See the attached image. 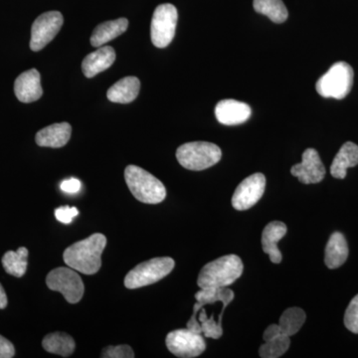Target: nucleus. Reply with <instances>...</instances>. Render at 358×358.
<instances>
[{
    "instance_id": "5",
    "label": "nucleus",
    "mask_w": 358,
    "mask_h": 358,
    "mask_svg": "<svg viewBox=\"0 0 358 358\" xmlns=\"http://www.w3.org/2000/svg\"><path fill=\"white\" fill-rule=\"evenodd\" d=\"M353 76L352 66L345 62H338L317 80L315 89L324 98L341 100L352 91Z\"/></svg>"
},
{
    "instance_id": "12",
    "label": "nucleus",
    "mask_w": 358,
    "mask_h": 358,
    "mask_svg": "<svg viewBox=\"0 0 358 358\" xmlns=\"http://www.w3.org/2000/svg\"><path fill=\"white\" fill-rule=\"evenodd\" d=\"M291 173L299 178L303 185L319 183L326 176V169L315 148H308L303 152L301 164H294Z\"/></svg>"
},
{
    "instance_id": "3",
    "label": "nucleus",
    "mask_w": 358,
    "mask_h": 358,
    "mask_svg": "<svg viewBox=\"0 0 358 358\" xmlns=\"http://www.w3.org/2000/svg\"><path fill=\"white\" fill-rule=\"evenodd\" d=\"M124 179L131 194L143 203L157 204L166 199L164 183L141 167L127 166Z\"/></svg>"
},
{
    "instance_id": "32",
    "label": "nucleus",
    "mask_w": 358,
    "mask_h": 358,
    "mask_svg": "<svg viewBox=\"0 0 358 358\" xmlns=\"http://www.w3.org/2000/svg\"><path fill=\"white\" fill-rule=\"evenodd\" d=\"M15 355V348L8 339L0 336V358H11Z\"/></svg>"
},
{
    "instance_id": "26",
    "label": "nucleus",
    "mask_w": 358,
    "mask_h": 358,
    "mask_svg": "<svg viewBox=\"0 0 358 358\" xmlns=\"http://www.w3.org/2000/svg\"><path fill=\"white\" fill-rule=\"evenodd\" d=\"M253 6L256 13L267 16L273 22L282 23L288 20V9L282 0H254Z\"/></svg>"
},
{
    "instance_id": "18",
    "label": "nucleus",
    "mask_w": 358,
    "mask_h": 358,
    "mask_svg": "<svg viewBox=\"0 0 358 358\" xmlns=\"http://www.w3.org/2000/svg\"><path fill=\"white\" fill-rule=\"evenodd\" d=\"M72 134V128L68 122H59L42 129L36 134L37 145L42 148H59L67 145Z\"/></svg>"
},
{
    "instance_id": "2",
    "label": "nucleus",
    "mask_w": 358,
    "mask_h": 358,
    "mask_svg": "<svg viewBox=\"0 0 358 358\" xmlns=\"http://www.w3.org/2000/svg\"><path fill=\"white\" fill-rule=\"evenodd\" d=\"M243 270V262L240 257H220L202 268L197 279V285L200 289L225 288L239 279Z\"/></svg>"
},
{
    "instance_id": "1",
    "label": "nucleus",
    "mask_w": 358,
    "mask_h": 358,
    "mask_svg": "<svg viewBox=\"0 0 358 358\" xmlns=\"http://www.w3.org/2000/svg\"><path fill=\"white\" fill-rule=\"evenodd\" d=\"M107 238L95 233L87 239L78 241L65 250L63 259L70 268L85 275H94L102 266V254Z\"/></svg>"
},
{
    "instance_id": "23",
    "label": "nucleus",
    "mask_w": 358,
    "mask_h": 358,
    "mask_svg": "<svg viewBox=\"0 0 358 358\" xmlns=\"http://www.w3.org/2000/svg\"><path fill=\"white\" fill-rule=\"evenodd\" d=\"M42 345L47 352L68 357L74 352L76 343L69 334L65 333H53L45 336Z\"/></svg>"
},
{
    "instance_id": "8",
    "label": "nucleus",
    "mask_w": 358,
    "mask_h": 358,
    "mask_svg": "<svg viewBox=\"0 0 358 358\" xmlns=\"http://www.w3.org/2000/svg\"><path fill=\"white\" fill-rule=\"evenodd\" d=\"M46 285L52 291L59 292L70 303H77L84 296L85 287L81 277L72 268L60 267L51 271Z\"/></svg>"
},
{
    "instance_id": "24",
    "label": "nucleus",
    "mask_w": 358,
    "mask_h": 358,
    "mask_svg": "<svg viewBox=\"0 0 358 358\" xmlns=\"http://www.w3.org/2000/svg\"><path fill=\"white\" fill-rule=\"evenodd\" d=\"M306 317H306L305 310L300 308H287L280 317L279 324H278L280 334L291 338L298 334L305 324Z\"/></svg>"
},
{
    "instance_id": "22",
    "label": "nucleus",
    "mask_w": 358,
    "mask_h": 358,
    "mask_svg": "<svg viewBox=\"0 0 358 358\" xmlns=\"http://www.w3.org/2000/svg\"><path fill=\"white\" fill-rule=\"evenodd\" d=\"M348 245L341 232H334L329 238L324 254V263L329 268H338L348 260Z\"/></svg>"
},
{
    "instance_id": "27",
    "label": "nucleus",
    "mask_w": 358,
    "mask_h": 358,
    "mask_svg": "<svg viewBox=\"0 0 358 358\" xmlns=\"http://www.w3.org/2000/svg\"><path fill=\"white\" fill-rule=\"evenodd\" d=\"M291 345L289 336H278L265 341L259 350V355L262 358H278L285 355Z\"/></svg>"
},
{
    "instance_id": "19",
    "label": "nucleus",
    "mask_w": 358,
    "mask_h": 358,
    "mask_svg": "<svg viewBox=\"0 0 358 358\" xmlns=\"http://www.w3.org/2000/svg\"><path fill=\"white\" fill-rule=\"evenodd\" d=\"M129 21L127 18L107 21L96 26L91 36L92 46L100 48L108 42L112 41L128 29Z\"/></svg>"
},
{
    "instance_id": "11",
    "label": "nucleus",
    "mask_w": 358,
    "mask_h": 358,
    "mask_svg": "<svg viewBox=\"0 0 358 358\" xmlns=\"http://www.w3.org/2000/svg\"><path fill=\"white\" fill-rule=\"evenodd\" d=\"M265 187L266 178L263 173H254L245 178L233 195V207L239 211L251 208L262 199Z\"/></svg>"
},
{
    "instance_id": "20",
    "label": "nucleus",
    "mask_w": 358,
    "mask_h": 358,
    "mask_svg": "<svg viewBox=\"0 0 358 358\" xmlns=\"http://www.w3.org/2000/svg\"><path fill=\"white\" fill-rule=\"evenodd\" d=\"M140 89L141 82L138 78H122L108 90L107 96L113 103H129L136 100Z\"/></svg>"
},
{
    "instance_id": "21",
    "label": "nucleus",
    "mask_w": 358,
    "mask_h": 358,
    "mask_svg": "<svg viewBox=\"0 0 358 358\" xmlns=\"http://www.w3.org/2000/svg\"><path fill=\"white\" fill-rule=\"evenodd\" d=\"M358 164V145L348 141L341 148L331 166V173L334 178H345L348 169Z\"/></svg>"
},
{
    "instance_id": "14",
    "label": "nucleus",
    "mask_w": 358,
    "mask_h": 358,
    "mask_svg": "<svg viewBox=\"0 0 358 358\" xmlns=\"http://www.w3.org/2000/svg\"><path fill=\"white\" fill-rule=\"evenodd\" d=\"M252 110L246 103L240 101H220L215 107V115L217 121L225 126H236L248 121Z\"/></svg>"
},
{
    "instance_id": "17",
    "label": "nucleus",
    "mask_w": 358,
    "mask_h": 358,
    "mask_svg": "<svg viewBox=\"0 0 358 358\" xmlns=\"http://www.w3.org/2000/svg\"><path fill=\"white\" fill-rule=\"evenodd\" d=\"M115 60V49L110 46H102L87 55L82 63L85 76L93 78L99 73L109 69Z\"/></svg>"
},
{
    "instance_id": "34",
    "label": "nucleus",
    "mask_w": 358,
    "mask_h": 358,
    "mask_svg": "<svg viewBox=\"0 0 358 358\" xmlns=\"http://www.w3.org/2000/svg\"><path fill=\"white\" fill-rule=\"evenodd\" d=\"M7 303H8V301H7L6 291H4L3 287L0 284V310L6 308L7 307Z\"/></svg>"
},
{
    "instance_id": "29",
    "label": "nucleus",
    "mask_w": 358,
    "mask_h": 358,
    "mask_svg": "<svg viewBox=\"0 0 358 358\" xmlns=\"http://www.w3.org/2000/svg\"><path fill=\"white\" fill-rule=\"evenodd\" d=\"M345 324L348 331L358 334V294L352 299L346 308Z\"/></svg>"
},
{
    "instance_id": "25",
    "label": "nucleus",
    "mask_w": 358,
    "mask_h": 358,
    "mask_svg": "<svg viewBox=\"0 0 358 358\" xmlns=\"http://www.w3.org/2000/svg\"><path fill=\"white\" fill-rule=\"evenodd\" d=\"M2 265L7 274L21 278L25 275L28 265V250L20 247L17 251H8L2 257Z\"/></svg>"
},
{
    "instance_id": "7",
    "label": "nucleus",
    "mask_w": 358,
    "mask_h": 358,
    "mask_svg": "<svg viewBox=\"0 0 358 358\" xmlns=\"http://www.w3.org/2000/svg\"><path fill=\"white\" fill-rule=\"evenodd\" d=\"M178 13L176 7L171 3L160 4L155 8L150 24V37L157 48H166L176 35Z\"/></svg>"
},
{
    "instance_id": "4",
    "label": "nucleus",
    "mask_w": 358,
    "mask_h": 358,
    "mask_svg": "<svg viewBox=\"0 0 358 358\" xmlns=\"http://www.w3.org/2000/svg\"><path fill=\"white\" fill-rule=\"evenodd\" d=\"M221 157L222 152L220 148L206 141L185 143L176 150V159L179 164L189 171H204L218 164Z\"/></svg>"
},
{
    "instance_id": "6",
    "label": "nucleus",
    "mask_w": 358,
    "mask_h": 358,
    "mask_svg": "<svg viewBox=\"0 0 358 358\" xmlns=\"http://www.w3.org/2000/svg\"><path fill=\"white\" fill-rule=\"evenodd\" d=\"M176 262L169 257L150 259L129 271L124 286L129 289L143 288L166 278L173 270Z\"/></svg>"
},
{
    "instance_id": "9",
    "label": "nucleus",
    "mask_w": 358,
    "mask_h": 358,
    "mask_svg": "<svg viewBox=\"0 0 358 358\" xmlns=\"http://www.w3.org/2000/svg\"><path fill=\"white\" fill-rule=\"evenodd\" d=\"M166 343L169 352L178 357H199L206 350V343L201 334L192 329H176L166 336Z\"/></svg>"
},
{
    "instance_id": "13",
    "label": "nucleus",
    "mask_w": 358,
    "mask_h": 358,
    "mask_svg": "<svg viewBox=\"0 0 358 358\" xmlns=\"http://www.w3.org/2000/svg\"><path fill=\"white\" fill-rule=\"evenodd\" d=\"M234 292L232 289L225 287V288L218 289H201V291L197 292L195 294V299H196V303L193 308L192 317L187 322V329H192L195 333L202 334L201 327L199 320H197V315L202 308L206 305H211V303H217L221 301L223 306L227 307L228 305L234 300Z\"/></svg>"
},
{
    "instance_id": "15",
    "label": "nucleus",
    "mask_w": 358,
    "mask_h": 358,
    "mask_svg": "<svg viewBox=\"0 0 358 358\" xmlns=\"http://www.w3.org/2000/svg\"><path fill=\"white\" fill-rule=\"evenodd\" d=\"M14 93L22 103H32L39 100L43 90L38 71L31 69L20 74L14 83Z\"/></svg>"
},
{
    "instance_id": "33",
    "label": "nucleus",
    "mask_w": 358,
    "mask_h": 358,
    "mask_svg": "<svg viewBox=\"0 0 358 358\" xmlns=\"http://www.w3.org/2000/svg\"><path fill=\"white\" fill-rule=\"evenodd\" d=\"M81 181L77 178H69L66 179L61 183V190L66 193H70V194H74V193L79 192L81 190Z\"/></svg>"
},
{
    "instance_id": "31",
    "label": "nucleus",
    "mask_w": 358,
    "mask_h": 358,
    "mask_svg": "<svg viewBox=\"0 0 358 358\" xmlns=\"http://www.w3.org/2000/svg\"><path fill=\"white\" fill-rule=\"evenodd\" d=\"M78 214H79V211L76 207L64 206L55 210V217L58 221L64 224L72 222L73 218L76 217Z\"/></svg>"
},
{
    "instance_id": "28",
    "label": "nucleus",
    "mask_w": 358,
    "mask_h": 358,
    "mask_svg": "<svg viewBox=\"0 0 358 358\" xmlns=\"http://www.w3.org/2000/svg\"><path fill=\"white\" fill-rule=\"evenodd\" d=\"M199 322L201 327L202 334L205 338L218 339L223 336L222 324H219L218 320L215 322L214 315L210 317H207L206 312L203 308L200 310Z\"/></svg>"
},
{
    "instance_id": "10",
    "label": "nucleus",
    "mask_w": 358,
    "mask_h": 358,
    "mask_svg": "<svg viewBox=\"0 0 358 358\" xmlns=\"http://www.w3.org/2000/svg\"><path fill=\"white\" fill-rule=\"evenodd\" d=\"M64 18L59 11H49L38 16L33 23L30 48L32 51L42 50L50 43L60 31Z\"/></svg>"
},
{
    "instance_id": "16",
    "label": "nucleus",
    "mask_w": 358,
    "mask_h": 358,
    "mask_svg": "<svg viewBox=\"0 0 358 358\" xmlns=\"http://www.w3.org/2000/svg\"><path fill=\"white\" fill-rule=\"evenodd\" d=\"M288 232L286 224L281 221H273L266 226L262 233V248L270 257L271 262L280 264L282 262V253L278 247L280 240Z\"/></svg>"
},
{
    "instance_id": "30",
    "label": "nucleus",
    "mask_w": 358,
    "mask_h": 358,
    "mask_svg": "<svg viewBox=\"0 0 358 358\" xmlns=\"http://www.w3.org/2000/svg\"><path fill=\"white\" fill-rule=\"evenodd\" d=\"M103 358H134V352L131 346L127 345L108 346L103 348L102 355Z\"/></svg>"
}]
</instances>
